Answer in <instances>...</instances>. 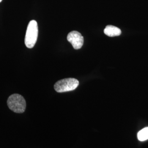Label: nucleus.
Returning a JSON list of instances; mask_svg holds the SVG:
<instances>
[{
  "label": "nucleus",
  "instance_id": "f257e3e1",
  "mask_svg": "<svg viewBox=\"0 0 148 148\" xmlns=\"http://www.w3.org/2000/svg\"><path fill=\"white\" fill-rule=\"evenodd\" d=\"M7 105L10 109L16 113H23L26 109V101L22 95L13 94L7 100Z\"/></svg>",
  "mask_w": 148,
  "mask_h": 148
},
{
  "label": "nucleus",
  "instance_id": "423d86ee",
  "mask_svg": "<svg viewBox=\"0 0 148 148\" xmlns=\"http://www.w3.org/2000/svg\"><path fill=\"white\" fill-rule=\"evenodd\" d=\"M138 139L140 141H144L148 139V127H145L138 133Z\"/></svg>",
  "mask_w": 148,
  "mask_h": 148
},
{
  "label": "nucleus",
  "instance_id": "7ed1b4c3",
  "mask_svg": "<svg viewBox=\"0 0 148 148\" xmlns=\"http://www.w3.org/2000/svg\"><path fill=\"white\" fill-rule=\"evenodd\" d=\"M79 85V81L74 78H67L59 80L54 86V88L58 93H63L75 90Z\"/></svg>",
  "mask_w": 148,
  "mask_h": 148
},
{
  "label": "nucleus",
  "instance_id": "39448f33",
  "mask_svg": "<svg viewBox=\"0 0 148 148\" xmlns=\"http://www.w3.org/2000/svg\"><path fill=\"white\" fill-rule=\"evenodd\" d=\"M104 32L106 35L109 37L118 36L121 34V30L113 25H107L104 30Z\"/></svg>",
  "mask_w": 148,
  "mask_h": 148
},
{
  "label": "nucleus",
  "instance_id": "f03ea898",
  "mask_svg": "<svg viewBox=\"0 0 148 148\" xmlns=\"http://www.w3.org/2000/svg\"><path fill=\"white\" fill-rule=\"evenodd\" d=\"M38 36V25L36 21L32 20L30 21L27 27L25 37V44L27 47H34L37 41Z\"/></svg>",
  "mask_w": 148,
  "mask_h": 148
},
{
  "label": "nucleus",
  "instance_id": "20e7f679",
  "mask_svg": "<svg viewBox=\"0 0 148 148\" xmlns=\"http://www.w3.org/2000/svg\"><path fill=\"white\" fill-rule=\"evenodd\" d=\"M67 40L75 49H79L82 47L84 42V37L79 32L76 31L69 32L67 36Z\"/></svg>",
  "mask_w": 148,
  "mask_h": 148
},
{
  "label": "nucleus",
  "instance_id": "0eeeda50",
  "mask_svg": "<svg viewBox=\"0 0 148 148\" xmlns=\"http://www.w3.org/2000/svg\"><path fill=\"white\" fill-rule=\"evenodd\" d=\"M2 0H0V2H2Z\"/></svg>",
  "mask_w": 148,
  "mask_h": 148
}]
</instances>
